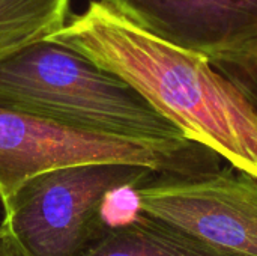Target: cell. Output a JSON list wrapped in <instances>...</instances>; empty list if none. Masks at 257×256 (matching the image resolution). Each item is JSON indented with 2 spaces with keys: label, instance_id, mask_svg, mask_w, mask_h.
Wrapping results in <instances>:
<instances>
[{
  "label": "cell",
  "instance_id": "cell-1",
  "mask_svg": "<svg viewBox=\"0 0 257 256\" xmlns=\"http://www.w3.org/2000/svg\"><path fill=\"white\" fill-rule=\"evenodd\" d=\"M47 38L117 75L185 139L257 178L256 110L206 57L145 32L104 0Z\"/></svg>",
  "mask_w": 257,
  "mask_h": 256
},
{
  "label": "cell",
  "instance_id": "cell-2",
  "mask_svg": "<svg viewBox=\"0 0 257 256\" xmlns=\"http://www.w3.org/2000/svg\"><path fill=\"white\" fill-rule=\"evenodd\" d=\"M0 104L131 139H185L126 81L50 38L0 60Z\"/></svg>",
  "mask_w": 257,
  "mask_h": 256
},
{
  "label": "cell",
  "instance_id": "cell-3",
  "mask_svg": "<svg viewBox=\"0 0 257 256\" xmlns=\"http://www.w3.org/2000/svg\"><path fill=\"white\" fill-rule=\"evenodd\" d=\"M120 163L155 174L220 167V157L188 139H131L71 127L0 104V201L29 180L68 166Z\"/></svg>",
  "mask_w": 257,
  "mask_h": 256
},
{
  "label": "cell",
  "instance_id": "cell-4",
  "mask_svg": "<svg viewBox=\"0 0 257 256\" xmlns=\"http://www.w3.org/2000/svg\"><path fill=\"white\" fill-rule=\"evenodd\" d=\"M154 175L148 167L120 163L54 169L29 180L2 204L3 223L23 256H83L107 231V193Z\"/></svg>",
  "mask_w": 257,
  "mask_h": 256
},
{
  "label": "cell",
  "instance_id": "cell-5",
  "mask_svg": "<svg viewBox=\"0 0 257 256\" xmlns=\"http://www.w3.org/2000/svg\"><path fill=\"white\" fill-rule=\"evenodd\" d=\"M142 213L235 256H257V178L233 166L155 174L137 187Z\"/></svg>",
  "mask_w": 257,
  "mask_h": 256
},
{
  "label": "cell",
  "instance_id": "cell-6",
  "mask_svg": "<svg viewBox=\"0 0 257 256\" xmlns=\"http://www.w3.org/2000/svg\"><path fill=\"white\" fill-rule=\"evenodd\" d=\"M145 32L214 63L257 45V0H104Z\"/></svg>",
  "mask_w": 257,
  "mask_h": 256
},
{
  "label": "cell",
  "instance_id": "cell-7",
  "mask_svg": "<svg viewBox=\"0 0 257 256\" xmlns=\"http://www.w3.org/2000/svg\"><path fill=\"white\" fill-rule=\"evenodd\" d=\"M83 256H235L185 231L140 213L126 225L108 228Z\"/></svg>",
  "mask_w": 257,
  "mask_h": 256
},
{
  "label": "cell",
  "instance_id": "cell-8",
  "mask_svg": "<svg viewBox=\"0 0 257 256\" xmlns=\"http://www.w3.org/2000/svg\"><path fill=\"white\" fill-rule=\"evenodd\" d=\"M71 0H0V60L50 36L68 18Z\"/></svg>",
  "mask_w": 257,
  "mask_h": 256
},
{
  "label": "cell",
  "instance_id": "cell-9",
  "mask_svg": "<svg viewBox=\"0 0 257 256\" xmlns=\"http://www.w3.org/2000/svg\"><path fill=\"white\" fill-rule=\"evenodd\" d=\"M212 66L242 94L257 113V45L251 53L235 62L214 63Z\"/></svg>",
  "mask_w": 257,
  "mask_h": 256
},
{
  "label": "cell",
  "instance_id": "cell-10",
  "mask_svg": "<svg viewBox=\"0 0 257 256\" xmlns=\"http://www.w3.org/2000/svg\"><path fill=\"white\" fill-rule=\"evenodd\" d=\"M0 256H23L11 231L3 222L0 223Z\"/></svg>",
  "mask_w": 257,
  "mask_h": 256
}]
</instances>
